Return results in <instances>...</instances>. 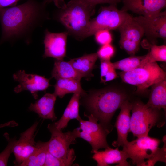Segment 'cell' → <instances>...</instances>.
Masks as SVG:
<instances>
[{"label":"cell","mask_w":166,"mask_h":166,"mask_svg":"<svg viewBox=\"0 0 166 166\" xmlns=\"http://www.w3.org/2000/svg\"><path fill=\"white\" fill-rule=\"evenodd\" d=\"M46 5L44 1L28 0L17 6L0 8V44L21 40L30 43L33 31L49 18Z\"/></svg>","instance_id":"6da1fadb"},{"label":"cell","mask_w":166,"mask_h":166,"mask_svg":"<svg viewBox=\"0 0 166 166\" xmlns=\"http://www.w3.org/2000/svg\"><path fill=\"white\" fill-rule=\"evenodd\" d=\"M84 105L88 112L99 123L112 130L111 120L122 104L128 99L124 93L115 89L107 88L91 91L82 96Z\"/></svg>","instance_id":"7a4b0ae2"},{"label":"cell","mask_w":166,"mask_h":166,"mask_svg":"<svg viewBox=\"0 0 166 166\" xmlns=\"http://www.w3.org/2000/svg\"><path fill=\"white\" fill-rule=\"evenodd\" d=\"M95 7L80 0H70L55 15L54 18L66 28L68 34L80 40L86 38L90 17Z\"/></svg>","instance_id":"3957f363"},{"label":"cell","mask_w":166,"mask_h":166,"mask_svg":"<svg viewBox=\"0 0 166 166\" xmlns=\"http://www.w3.org/2000/svg\"><path fill=\"white\" fill-rule=\"evenodd\" d=\"M132 103L130 132L134 136H148L153 127L160 128L164 125L166 114H163L161 110L148 106L140 101Z\"/></svg>","instance_id":"277c9868"},{"label":"cell","mask_w":166,"mask_h":166,"mask_svg":"<svg viewBox=\"0 0 166 166\" xmlns=\"http://www.w3.org/2000/svg\"><path fill=\"white\" fill-rule=\"evenodd\" d=\"M120 76L124 82L136 86L138 93H143L153 84L166 79L165 72L156 62H142L133 70L121 72Z\"/></svg>","instance_id":"5b68a950"},{"label":"cell","mask_w":166,"mask_h":166,"mask_svg":"<svg viewBox=\"0 0 166 166\" xmlns=\"http://www.w3.org/2000/svg\"><path fill=\"white\" fill-rule=\"evenodd\" d=\"M161 140L148 136L137 137L128 141L123 146L122 150L130 158L134 165L137 166H152L155 155Z\"/></svg>","instance_id":"8992f818"},{"label":"cell","mask_w":166,"mask_h":166,"mask_svg":"<svg viewBox=\"0 0 166 166\" xmlns=\"http://www.w3.org/2000/svg\"><path fill=\"white\" fill-rule=\"evenodd\" d=\"M47 128L51 133L50 139L48 141L49 152L58 158L76 159L74 150L70 149V146L75 144L76 139L78 138V128L72 131L63 132L56 128L54 123L49 124Z\"/></svg>","instance_id":"52a82bcc"},{"label":"cell","mask_w":166,"mask_h":166,"mask_svg":"<svg viewBox=\"0 0 166 166\" xmlns=\"http://www.w3.org/2000/svg\"><path fill=\"white\" fill-rule=\"evenodd\" d=\"M130 15L127 12L118 9L117 5L101 7L97 16L90 20L86 38L100 30H118Z\"/></svg>","instance_id":"ba28073f"},{"label":"cell","mask_w":166,"mask_h":166,"mask_svg":"<svg viewBox=\"0 0 166 166\" xmlns=\"http://www.w3.org/2000/svg\"><path fill=\"white\" fill-rule=\"evenodd\" d=\"M88 120L82 119L79 121L78 138L87 141L91 145L92 153H94L100 149L109 147L107 141L108 135L112 130L101 123L92 115H85Z\"/></svg>","instance_id":"9c48e42d"},{"label":"cell","mask_w":166,"mask_h":166,"mask_svg":"<svg viewBox=\"0 0 166 166\" xmlns=\"http://www.w3.org/2000/svg\"><path fill=\"white\" fill-rule=\"evenodd\" d=\"M118 30L120 34L119 43L121 48L130 55H135L144 35L142 28L130 15Z\"/></svg>","instance_id":"30bf717a"},{"label":"cell","mask_w":166,"mask_h":166,"mask_svg":"<svg viewBox=\"0 0 166 166\" xmlns=\"http://www.w3.org/2000/svg\"><path fill=\"white\" fill-rule=\"evenodd\" d=\"M143 29L144 35L151 44H156L157 39H166V11L154 15L133 17Z\"/></svg>","instance_id":"8fae6325"},{"label":"cell","mask_w":166,"mask_h":166,"mask_svg":"<svg viewBox=\"0 0 166 166\" xmlns=\"http://www.w3.org/2000/svg\"><path fill=\"white\" fill-rule=\"evenodd\" d=\"M13 78L19 83L14 89L15 93L27 90L35 99H38L39 91H45L50 86L49 79L36 74H27L24 70L18 71L13 74Z\"/></svg>","instance_id":"7c38bea8"},{"label":"cell","mask_w":166,"mask_h":166,"mask_svg":"<svg viewBox=\"0 0 166 166\" xmlns=\"http://www.w3.org/2000/svg\"><path fill=\"white\" fill-rule=\"evenodd\" d=\"M38 122H35L30 127L21 133L19 139L16 141L12 149L15 157L14 163L18 166L26 159L36 149L35 141V132Z\"/></svg>","instance_id":"4fadbf2b"},{"label":"cell","mask_w":166,"mask_h":166,"mask_svg":"<svg viewBox=\"0 0 166 166\" xmlns=\"http://www.w3.org/2000/svg\"><path fill=\"white\" fill-rule=\"evenodd\" d=\"M44 33L43 43L45 50L43 57L63 59L66 55L68 32L52 33L46 29Z\"/></svg>","instance_id":"5bb4252c"},{"label":"cell","mask_w":166,"mask_h":166,"mask_svg":"<svg viewBox=\"0 0 166 166\" xmlns=\"http://www.w3.org/2000/svg\"><path fill=\"white\" fill-rule=\"evenodd\" d=\"M121 10L129 11L139 16H149L162 11L166 6V0H122Z\"/></svg>","instance_id":"9a60e30c"},{"label":"cell","mask_w":166,"mask_h":166,"mask_svg":"<svg viewBox=\"0 0 166 166\" xmlns=\"http://www.w3.org/2000/svg\"><path fill=\"white\" fill-rule=\"evenodd\" d=\"M132 108V103L128 99L124 101L119 108L120 111L114 125L117 132V138L112 143L115 147H123L128 142L127 138L128 133L130 132Z\"/></svg>","instance_id":"2e32d148"},{"label":"cell","mask_w":166,"mask_h":166,"mask_svg":"<svg viewBox=\"0 0 166 166\" xmlns=\"http://www.w3.org/2000/svg\"><path fill=\"white\" fill-rule=\"evenodd\" d=\"M92 158L97 163L98 166H107L116 164L117 166H129L127 161L128 158L126 153L123 150H119L118 147L113 149L109 147L104 151H97L94 153Z\"/></svg>","instance_id":"e0dca14e"},{"label":"cell","mask_w":166,"mask_h":166,"mask_svg":"<svg viewBox=\"0 0 166 166\" xmlns=\"http://www.w3.org/2000/svg\"><path fill=\"white\" fill-rule=\"evenodd\" d=\"M57 96L54 93H45L34 103H31L28 108L29 111L37 113L44 119L54 121L57 117L54 112V105Z\"/></svg>","instance_id":"ac0fdd59"},{"label":"cell","mask_w":166,"mask_h":166,"mask_svg":"<svg viewBox=\"0 0 166 166\" xmlns=\"http://www.w3.org/2000/svg\"><path fill=\"white\" fill-rule=\"evenodd\" d=\"M81 97V95L79 93L73 94L61 117L54 123L58 129L62 131L66 127L68 122L72 119H76L79 121L81 119L79 112Z\"/></svg>","instance_id":"d6986e66"},{"label":"cell","mask_w":166,"mask_h":166,"mask_svg":"<svg viewBox=\"0 0 166 166\" xmlns=\"http://www.w3.org/2000/svg\"><path fill=\"white\" fill-rule=\"evenodd\" d=\"M98 58L96 53L71 59L69 61L78 73L82 77L89 78L93 76L92 71Z\"/></svg>","instance_id":"ffe728a7"},{"label":"cell","mask_w":166,"mask_h":166,"mask_svg":"<svg viewBox=\"0 0 166 166\" xmlns=\"http://www.w3.org/2000/svg\"><path fill=\"white\" fill-rule=\"evenodd\" d=\"M147 106L161 110L166 113V79L157 82L152 86Z\"/></svg>","instance_id":"44dd1931"},{"label":"cell","mask_w":166,"mask_h":166,"mask_svg":"<svg viewBox=\"0 0 166 166\" xmlns=\"http://www.w3.org/2000/svg\"><path fill=\"white\" fill-rule=\"evenodd\" d=\"M56 80L53 93L60 98L68 93H79L82 97L86 93L81 87L80 81L72 79H59Z\"/></svg>","instance_id":"7402d4cb"},{"label":"cell","mask_w":166,"mask_h":166,"mask_svg":"<svg viewBox=\"0 0 166 166\" xmlns=\"http://www.w3.org/2000/svg\"><path fill=\"white\" fill-rule=\"evenodd\" d=\"M51 77L59 79H72L81 81L82 77L78 73L69 61L55 59L51 72Z\"/></svg>","instance_id":"603a6c76"},{"label":"cell","mask_w":166,"mask_h":166,"mask_svg":"<svg viewBox=\"0 0 166 166\" xmlns=\"http://www.w3.org/2000/svg\"><path fill=\"white\" fill-rule=\"evenodd\" d=\"M36 149L33 153L18 166H43L48 151V141L36 142Z\"/></svg>","instance_id":"cb8c5ba5"},{"label":"cell","mask_w":166,"mask_h":166,"mask_svg":"<svg viewBox=\"0 0 166 166\" xmlns=\"http://www.w3.org/2000/svg\"><path fill=\"white\" fill-rule=\"evenodd\" d=\"M142 56L131 55L130 57L112 63L113 68L122 72H127L133 70L139 66L145 57Z\"/></svg>","instance_id":"d4e9b609"},{"label":"cell","mask_w":166,"mask_h":166,"mask_svg":"<svg viewBox=\"0 0 166 166\" xmlns=\"http://www.w3.org/2000/svg\"><path fill=\"white\" fill-rule=\"evenodd\" d=\"M149 51L142 61L143 62L166 61V46L150 44Z\"/></svg>","instance_id":"484cf974"},{"label":"cell","mask_w":166,"mask_h":166,"mask_svg":"<svg viewBox=\"0 0 166 166\" xmlns=\"http://www.w3.org/2000/svg\"><path fill=\"white\" fill-rule=\"evenodd\" d=\"M75 158L64 159L58 158L51 154L48 149L43 166H70L73 165Z\"/></svg>","instance_id":"4316f807"},{"label":"cell","mask_w":166,"mask_h":166,"mask_svg":"<svg viewBox=\"0 0 166 166\" xmlns=\"http://www.w3.org/2000/svg\"><path fill=\"white\" fill-rule=\"evenodd\" d=\"M5 135L8 144L5 149L0 153V166L7 165L9 158L12 152V149L17 140L15 137L10 138L6 134Z\"/></svg>","instance_id":"83f0119b"},{"label":"cell","mask_w":166,"mask_h":166,"mask_svg":"<svg viewBox=\"0 0 166 166\" xmlns=\"http://www.w3.org/2000/svg\"><path fill=\"white\" fill-rule=\"evenodd\" d=\"M115 52L114 47L111 44L101 45L96 53L100 60H110Z\"/></svg>","instance_id":"f1b7e54d"},{"label":"cell","mask_w":166,"mask_h":166,"mask_svg":"<svg viewBox=\"0 0 166 166\" xmlns=\"http://www.w3.org/2000/svg\"><path fill=\"white\" fill-rule=\"evenodd\" d=\"M94 35L96 42L101 45L111 44L112 41V35L108 30L104 29L99 30Z\"/></svg>","instance_id":"f546056e"},{"label":"cell","mask_w":166,"mask_h":166,"mask_svg":"<svg viewBox=\"0 0 166 166\" xmlns=\"http://www.w3.org/2000/svg\"><path fill=\"white\" fill-rule=\"evenodd\" d=\"M91 6L95 7L98 4H109L117 5L122 0H80Z\"/></svg>","instance_id":"4dcf8cb0"},{"label":"cell","mask_w":166,"mask_h":166,"mask_svg":"<svg viewBox=\"0 0 166 166\" xmlns=\"http://www.w3.org/2000/svg\"><path fill=\"white\" fill-rule=\"evenodd\" d=\"M112 65L110 60H101L100 65L101 82H102L104 77Z\"/></svg>","instance_id":"1f68e13d"},{"label":"cell","mask_w":166,"mask_h":166,"mask_svg":"<svg viewBox=\"0 0 166 166\" xmlns=\"http://www.w3.org/2000/svg\"><path fill=\"white\" fill-rule=\"evenodd\" d=\"M117 75L115 69L112 65L110 67L102 82L105 83L109 81H112L117 78Z\"/></svg>","instance_id":"d6a6232c"},{"label":"cell","mask_w":166,"mask_h":166,"mask_svg":"<svg viewBox=\"0 0 166 166\" xmlns=\"http://www.w3.org/2000/svg\"><path fill=\"white\" fill-rule=\"evenodd\" d=\"M20 0H0V8L14 6Z\"/></svg>","instance_id":"836d02e7"},{"label":"cell","mask_w":166,"mask_h":166,"mask_svg":"<svg viewBox=\"0 0 166 166\" xmlns=\"http://www.w3.org/2000/svg\"><path fill=\"white\" fill-rule=\"evenodd\" d=\"M44 1L47 4L51 2H53L55 6L59 9L65 7L66 5L63 0H44Z\"/></svg>","instance_id":"e575fe53"}]
</instances>
